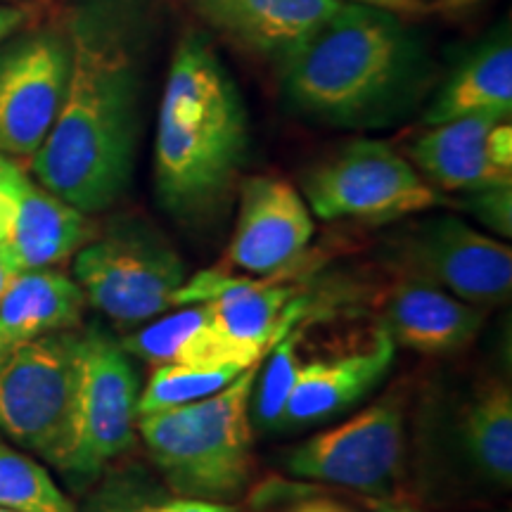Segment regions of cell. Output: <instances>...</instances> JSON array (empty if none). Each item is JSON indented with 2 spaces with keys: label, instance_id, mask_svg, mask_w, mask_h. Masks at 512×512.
<instances>
[{
  "label": "cell",
  "instance_id": "1",
  "mask_svg": "<svg viewBox=\"0 0 512 512\" xmlns=\"http://www.w3.org/2000/svg\"><path fill=\"white\" fill-rule=\"evenodd\" d=\"M138 88L124 43L76 29L67 93L31 157V176L88 216L119 202L136 164Z\"/></svg>",
  "mask_w": 512,
  "mask_h": 512
},
{
  "label": "cell",
  "instance_id": "2",
  "mask_svg": "<svg viewBox=\"0 0 512 512\" xmlns=\"http://www.w3.org/2000/svg\"><path fill=\"white\" fill-rule=\"evenodd\" d=\"M249 143L240 91L200 36L178 43L159 105L155 185L178 216L200 214L233 181Z\"/></svg>",
  "mask_w": 512,
  "mask_h": 512
},
{
  "label": "cell",
  "instance_id": "3",
  "mask_svg": "<svg viewBox=\"0 0 512 512\" xmlns=\"http://www.w3.org/2000/svg\"><path fill=\"white\" fill-rule=\"evenodd\" d=\"M399 17L344 3L323 29L283 60L292 105L337 124L370 119L389 107L415 62L413 41Z\"/></svg>",
  "mask_w": 512,
  "mask_h": 512
},
{
  "label": "cell",
  "instance_id": "4",
  "mask_svg": "<svg viewBox=\"0 0 512 512\" xmlns=\"http://www.w3.org/2000/svg\"><path fill=\"white\" fill-rule=\"evenodd\" d=\"M259 363L221 392L138 418V437L176 496L233 503L252 482V392Z\"/></svg>",
  "mask_w": 512,
  "mask_h": 512
},
{
  "label": "cell",
  "instance_id": "5",
  "mask_svg": "<svg viewBox=\"0 0 512 512\" xmlns=\"http://www.w3.org/2000/svg\"><path fill=\"white\" fill-rule=\"evenodd\" d=\"M136 368L124 347L107 332H81L79 380L67 439L53 463L74 486H88L138 439Z\"/></svg>",
  "mask_w": 512,
  "mask_h": 512
},
{
  "label": "cell",
  "instance_id": "6",
  "mask_svg": "<svg viewBox=\"0 0 512 512\" xmlns=\"http://www.w3.org/2000/svg\"><path fill=\"white\" fill-rule=\"evenodd\" d=\"M74 280L88 304L119 328H133L174 309L185 264L155 230L121 226L74 254Z\"/></svg>",
  "mask_w": 512,
  "mask_h": 512
},
{
  "label": "cell",
  "instance_id": "7",
  "mask_svg": "<svg viewBox=\"0 0 512 512\" xmlns=\"http://www.w3.org/2000/svg\"><path fill=\"white\" fill-rule=\"evenodd\" d=\"M79 356L81 332L57 330L0 361V434L50 465L67 439Z\"/></svg>",
  "mask_w": 512,
  "mask_h": 512
},
{
  "label": "cell",
  "instance_id": "8",
  "mask_svg": "<svg viewBox=\"0 0 512 512\" xmlns=\"http://www.w3.org/2000/svg\"><path fill=\"white\" fill-rule=\"evenodd\" d=\"M304 195L323 221L387 223L444 204L439 190L382 140H354L313 166Z\"/></svg>",
  "mask_w": 512,
  "mask_h": 512
},
{
  "label": "cell",
  "instance_id": "9",
  "mask_svg": "<svg viewBox=\"0 0 512 512\" xmlns=\"http://www.w3.org/2000/svg\"><path fill=\"white\" fill-rule=\"evenodd\" d=\"M403 401L387 394L354 418L306 439L285 453L294 477L358 491L368 498H392L403 470Z\"/></svg>",
  "mask_w": 512,
  "mask_h": 512
},
{
  "label": "cell",
  "instance_id": "10",
  "mask_svg": "<svg viewBox=\"0 0 512 512\" xmlns=\"http://www.w3.org/2000/svg\"><path fill=\"white\" fill-rule=\"evenodd\" d=\"M406 278L434 285L467 304H503L512 292V249L456 216L415 226L394 247Z\"/></svg>",
  "mask_w": 512,
  "mask_h": 512
},
{
  "label": "cell",
  "instance_id": "11",
  "mask_svg": "<svg viewBox=\"0 0 512 512\" xmlns=\"http://www.w3.org/2000/svg\"><path fill=\"white\" fill-rule=\"evenodd\" d=\"M72 72V38L22 36L0 50V157L31 159L55 124Z\"/></svg>",
  "mask_w": 512,
  "mask_h": 512
},
{
  "label": "cell",
  "instance_id": "12",
  "mask_svg": "<svg viewBox=\"0 0 512 512\" xmlns=\"http://www.w3.org/2000/svg\"><path fill=\"white\" fill-rule=\"evenodd\" d=\"M202 304L223 342L242 366H256L285 335L297 309L292 285L271 278H242L216 268L192 275L174 294V309Z\"/></svg>",
  "mask_w": 512,
  "mask_h": 512
},
{
  "label": "cell",
  "instance_id": "13",
  "mask_svg": "<svg viewBox=\"0 0 512 512\" xmlns=\"http://www.w3.org/2000/svg\"><path fill=\"white\" fill-rule=\"evenodd\" d=\"M313 219L309 204L290 183L254 176L242 185L240 214L226 259L256 278L287 271L309 247Z\"/></svg>",
  "mask_w": 512,
  "mask_h": 512
},
{
  "label": "cell",
  "instance_id": "14",
  "mask_svg": "<svg viewBox=\"0 0 512 512\" xmlns=\"http://www.w3.org/2000/svg\"><path fill=\"white\" fill-rule=\"evenodd\" d=\"M8 174L15 211L0 254L12 271L57 268L93 240L95 226L88 214L43 188L17 164V159L8 157Z\"/></svg>",
  "mask_w": 512,
  "mask_h": 512
},
{
  "label": "cell",
  "instance_id": "15",
  "mask_svg": "<svg viewBox=\"0 0 512 512\" xmlns=\"http://www.w3.org/2000/svg\"><path fill=\"white\" fill-rule=\"evenodd\" d=\"M484 325L479 306L439 287L403 278L382 304V330L394 344L422 356H451L475 342Z\"/></svg>",
  "mask_w": 512,
  "mask_h": 512
},
{
  "label": "cell",
  "instance_id": "16",
  "mask_svg": "<svg viewBox=\"0 0 512 512\" xmlns=\"http://www.w3.org/2000/svg\"><path fill=\"white\" fill-rule=\"evenodd\" d=\"M347 0H192L211 27L259 55L287 60Z\"/></svg>",
  "mask_w": 512,
  "mask_h": 512
},
{
  "label": "cell",
  "instance_id": "17",
  "mask_svg": "<svg viewBox=\"0 0 512 512\" xmlns=\"http://www.w3.org/2000/svg\"><path fill=\"white\" fill-rule=\"evenodd\" d=\"M394 351L392 337L380 330L366 351L302 363L278 427L292 430L347 411L382 380L392 366Z\"/></svg>",
  "mask_w": 512,
  "mask_h": 512
},
{
  "label": "cell",
  "instance_id": "18",
  "mask_svg": "<svg viewBox=\"0 0 512 512\" xmlns=\"http://www.w3.org/2000/svg\"><path fill=\"white\" fill-rule=\"evenodd\" d=\"M503 114H472L430 126L413 140V166L432 188L475 192L494 185H512V171L501 169L489 152V133Z\"/></svg>",
  "mask_w": 512,
  "mask_h": 512
},
{
  "label": "cell",
  "instance_id": "19",
  "mask_svg": "<svg viewBox=\"0 0 512 512\" xmlns=\"http://www.w3.org/2000/svg\"><path fill=\"white\" fill-rule=\"evenodd\" d=\"M81 287L55 268L22 271L0 297V361L12 351L57 330L79 328Z\"/></svg>",
  "mask_w": 512,
  "mask_h": 512
},
{
  "label": "cell",
  "instance_id": "20",
  "mask_svg": "<svg viewBox=\"0 0 512 512\" xmlns=\"http://www.w3.org/2000/svg\"><path fill=\"white\" fill-rule=\"evenodd\" d=\"M486 112L503 117L512 112V43L508 34L489 41L460 64L425 112V124L437 126Z\"/></svg>",
  "mask_w": 512,
  "mask_h": 512
},
{
  "label": "cell",
  "instance_id": "21",
  "mask_svg": "<svg viewBox=\"0 0 512 512\" xmlns=\"http://www.w3.org/2000/svg\"><path fill=\"white\" fill-rule=\"evenodd\" d=\"M181 309L183 311L171 313V316H162L143 330H136L119 344L126 354L143 358L152 366L247 368L223 342L202 304L181 306Z\"/></svg>",
  "mask_w": 512,
  "mask_h": 512
},
{
  "label": "cell",
  "instance_id": "22",
  "mask_svg": "<svg viewBox=\"0 0 512 512\" xmlns=\"http://www.w3.org/2000/svg\"><path fill=\"white\" fill-rule=\"evenodd\" d=\"M460 441L486 482L498 489L512 484V392L503 380H491L472 396L460 420Z\"/></svg>",
  "mask_w": 512,
  "mask_h": 512
},
{
  "label": "cell",
  "instance_id": "23",
  "mask_svg": "<svg viewBox=\"0 0 512 512\" xmlns=\"http://www.w3.org/2000/svg\"><path fill=\"white\" fill-rule=\"evenodd\" d=\"M83 512H238L230 503L171 494L138 472H114L98 484Z\"/></svg>",
  "mask_w": 512,
  "mask_h": 512
},
{
  "label": "cell",
  "instance_id": "24",
  "mask_svg": "<svg viewBox=\"0 0 512 512\" xmlns=\"http://www.w3.org/2000/svg\"><path fill=\"white\" fill-rule=\"evenodd\" d=\"M0 508L17 512H76L50 472L0 434Z\"/></svg>",
  "mask_w": 512,
  "mask_h": 512
},
{
  "label": "cell",
  "instance_id": "25",
  "mask_svg": "<svg viewBox=\"0 0 512 512\" xmlns=\"http://www.w3.org/2000/svg\"><path fill=\"white\" fill-rule=\"evenodd\" d=\"M245 370L240 366H155L143 394L138 396V418L207 399L228 387Z\"/></svg>",
  "mask_w": 512,
  "mask_h": 512
},
{
  "label": "cell",
  "instance_id": "26",
  "mask_svg": "<svg viewBox=\"0 0 512 512\" xmlns=\"http://www.w3.org/2000/svg\"><path fill=\"white\" fill-rule=\"evenodd\" d=\"M299 342H302V332H287L285 337H280L271 347L273 351L264 370L256 373L249 413H252V422H259V427L264 430L278 427L283 418L285 403L290 399L294 380L302 368Z\"/></svg>",
  "mask_w": 512,
  "mask_h": 512
},
{
  "label": "cell",
  "instance_id": "27",
  "mask_svg": "<svg viewBox=\"0 0 512 512\" xmlns=\"http://www.w3.org/2000/svg\"><path fill=\"white\" fill-rule=\"evenodd\" d=\"M467 209L496 233L510 238L512 233V185H494L472 192Z\"/></svg>",
  "mask_w": 512,
  "mask_h": 512
},
{
  "label": "cell",
  "instance_id": "28",
  "mask_svg": "<svg viewBox=\"0 0 512 512\" xmlns=\"http://www.w3.org/2000/svg\"><path fill=\"white\" fill-rule=\"evenodd\" d=\"M271 512H356L354 508H349L347 503H339L335 498H325V496H304V498H294V501H287L280 508H275Z\"/></svg>",
  "mask_w": 512,
  "mask_h": 512
},
{
  "label": "cell",
  "instance_id": "29",
  "mask_svg": "<svg viewBox=\"0 0 512 512\" xmlns=\"http://www.w3.org/2000/svg\"><path fill=\"white\" fill-rule=\"evenodd\" d=\"M351 3L370 5V8H380L394 15H425L430 10L427 0H351Z\"/></svg>",
  "mask_w": 512,
  "mask_h": 512
},
{
  "label": "cell",
  "instance_id": "30",
  "mask_svg": "<svg viewBox=\"0 0 512 512\" xmlns=\"http://www.w3.org/2000/svg\"><path fill=\"white\" fill-rule=\"evenodd\" d=\"M27 17V10L19 8V5H0V43L15 34L27 22Z\"/></svg>",
  "mask_w": 512,
  "mask_h": 512
},
{
  "label": "cell",
  "instance_id": "31",
  "mask_svg": "<svg viewBox=\"0 0 512 512\" xmlns=\"http://www.w3.org/2000/svg\"><path fill=\"white\" fill-rule=\"evenodd\" d=\"M370 512H425L411 503L394 501V498H368Z\"/></svg>",
  "mask_w": 512,
  "mask_h": 512
},
{
  "label": "cell",
  "instance_id": "32",
  "mask_svg": "<svg viewBox=\"0 0 512 512\" xmlns=\"http://www.w3.org/2000/svg\"><path fill=\"white\" fill-rule=\"evenodd\" d=\"M15 271H12V266L8 264V261H5V256L0 254V297H3V292L8 290V285H10V280L15 278Z\"/></svg>",
  "mask_w": 512,
  "mask_h": 512
},
{
  "label": "cell",
  "instance_id": "33",
  "mask_svg": "<svg viewBox=\"0 0 512 512\" xmlns=\"http://www.w3.org/2000/svg\"><path fill=\"white\" fill-rule=\"evenodd\" d=\"M0 512H17V510H8V508H0Z\"/></svg>",
  "mask_w": 512,
  "mask_h": 512
}]
</instances>
